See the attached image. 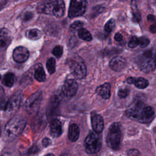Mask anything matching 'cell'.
<instances>
[{
  "mask_svg": "<svg viewBox=\"0 0 156 156\" xmlns=\"http://www.w3.org/2000/svg\"><path fill=\"white\" fill-rule=\"evenodd\" d=\"M127 116L132 120L141 123L150 122L154 118V110L140 100L135 101L127 108Z\"/></svg>",
  "mask_w": 156,
  "mask_h": 156,
  "instance_id": "cell-1",
  "label": "cell"
},
{
  "mask_svg": "<svg viewBox=\"0 0 156 156\" xmlns=\"http://www.w3.org/2000/svg\"><path fill=\"white\" fill-rule=\"evenodd\" d=\"M136 63L144 73H151L156 69V49H149L143 51L137 57Z\"/></svg>",
  "mask_w": 156,
  "mask_h": 156,
  "instance_id": "cell-2",
  "label": "cell"
},
{
  "mask_svg": "<svg viewBox=\"0 0 156 156\" xmlns=\"http://www.w3.org/2000/svg\"><path fill=\"white\" fill-rule=\"evenodd\" d=\"M38 11L46 14L61 17L63 15L65 9V4L61 0H52L44 2L38 5Z\"/></svg>",
  "mask_w": 156,
  "mask_h": 156,
  "instance_id": "cell-3",
  "label": "cell"
},
{
  "mask_svg": "<svg viewBox=\"0 0 156 156\" xmlns=\"http://www.w3.org/2000/svg\"><path fill=\"white\" fill-rule=\"evenodd\" d=\"M26 125V121L20 116L11 118L5 126V133L7 137L13 138L20 135L24 130Z\"/></svg>",
  "mask_w": 156,
  "mask_h": 156,
  "instance_id": "cell-4",
  "label": "cell"
},
{
  "mask_svg": "<svg viewBox=\"0 0 156 156\" xmlns=\"http://www.w3.org/2000/svg\"><path fill=\"white\" fill-rule=\"evenodd\" d=\"M122 130L121 125L118 122L113 123L108 130L107 143L111 149L118 150L120 148L122 141Z\"/></svg>",
  "mask_w": 156,
  "mask_h": 156,
  "instance_id": "cell-5",
  "label": "cell"
},
{
  "mask_svg": "<svg viewBox=\"0 0 156 156\" xmlns=\"http://www.w3.org/2000/svg\"><path fill=\"white\" fill-rule=\"evenodd\" d=\"M102 146V138L99 133L91 132L87 135L85 140V147L86 152L93 154L98 152Z\"/></svg>",
  "mask_w": 156,
  "mask_h": 156,
  "instance_id": "cell-6",
  "label": "cell"
},
{
  "mask_svg": "<svg viewBox=\"0 0 156 156\" xmlns=\"http://www.w3.org/2000/svg\"><path fill=\"white\" fill-rule=\"evenodd\" d=\"M68 64L73 74L76 78L80 79L85 77L87 68L84 61L81 57L77 56L71 58L68 60Z\"/></svg>",
  "mask_w": 156,
  "mask_h": 156,
  "instance_id": "cell-7",
  "label": "cell"
},
{
  "mask_svg": "<svg viewBox=\"0 0 156 156\" xmlns=\"http://www.w3.org/2000/svg\"><path fill=\"white\" fill-rule=\"evenodd\" d=\"M87 7V2L86 1H71L68 10V16L69 18H74L82 15L85 12Z\"/></svg>",
  "mask_w": 156,
  "mask_h": 156,
  "instance_id": "cell-8",
  "label": "cell"
},
{
  "mask_svg": "<svg viewBox=\"0 0 156 156\" xmlns=\"http://www.w3.org/2000/svg\"><path fill=\"white\" fill-rule=\"evenodd\" d=\"M42 99V94L40 91L32 94L26 101L25 109L30 114L38 112Z\"/></svg>",
  "mask_w": 156,
  "mask_h": 156,
  "instance_id": "cell-9",
  "label": "cell"
},
{
  "mask_svg": "<svg viewBox=\"0 0 156 156\" xmlns=\"http://www.w3.org/2000/svg\"><path fill=\"white\" fill-rule=\"evenodd\" d=\"M21 99V94L20 92L16 93L12 95L7 102L5 110L10 112H13L17 110L20 107Z\"/></svg>",
  "mask_w": 156,
  "mask_h": 156,
  "instance_id": "cell-10",
  "label": "cell"
},
{
  "mask_svg": "<svg viewBox=\"0 0 156 156\" xmlns=\"http://www.w3.org/2000/svg\"><path fill=\"white\" fill-rule=\"evenodd\" d=\"M77 88L78 85L76 81L74 79H69L65 81L62 90L65 96L72 97L76 94Z\"/></svg>",
  "mask_w": 156,
  "mask_h": 156,
  "instance_id": "cell-11",
  "label": "cell"
},
{
  "mask_svg": "<svg viewBox=\"0 0 156 156\" xmlns=\"http://www.w3.org/2000/svg\"><path fill=\"white\" fill-rule=\"evenodd\" d=\"M29 52L28 50L23 46L16 48L13 52V58L17 63H23L28 58Z\"/></svg>",
  "mask_w": 156,
  "mask_h": 156,
  "instance_id": "cell-12",
  "label": "cell"
},
{
  "mask_svg": "<svg viewBox=\"0 0 156 156\" xmlns=\"http://www.w3.org/2000/svg\"><path fill=\"white\" fill-rule=\"evenodd\" d=\"M91 122L94 132L100 133L102 131L104 126L102 117L98 114L93 113L91 115Z\"/></svg>",
  "mask_w": 156,
  "mask_h": 156,
  "instance_id": "cell-13",
  "label": "cell"
},
{
  "mask_svg": "<svg viewBox=\"0 0 156 156\" xmlns=\"http://www.w3.org/2000/svg\"><path fill=\"white\" fill-rule=\"evenodd\" d=\"M127 65L126 59L121 56H117L113 58L110 62V68L115 71H121L125 68Z\"/></svg>",
  "mask_w": 156,
  "mask_h": 156,
  "instance_id": "cell-14",
  "label": "cell"
},
{
  "mask_svg": "<svg viewBox=\"0 0 156 156\" xmlns=\"http://www.w3.org/2000/svg\"><path fill=\"white\" fill-rule=\"evenodd\" d=\"M50 132L53 137H58L62 133V123L58 119H54L51 122Z\"/></svg>",
  "mask_w": 156,
  "mask_h": 156,
  "instance_id": "cell-15",
  "label": "cell"
},
{
  "mask_svg": "<svg viewBox=\"0 0 156 156\" xmlns=\"http://www.w3.org/2000/svg\"><path fill=\"white\" fill-rule=\"evenodd\" d=\"M127 82L129 84H134L136 87L140 89H144L149 85V82L147 79L143 77H129L127 79Z\"/></svg>",
  "mask_w": 156,
  "mask_h": 156,
  "instance_id": "cell-16",
  "label": "cell"
},
{
  "mask_svg": "<svg viewBox=\"0 0 156 156\" xmlns=\"http://www.w3.org/2000/svg\"><path fill=\"white\" fill-rule=\"evenodd\" d=\"M10 34L9 31L5 28L0 29V49L8 46L10 41Z\"/></svg>",
  "mask_w": 156,
  "mask_h": 156,
  "instance_id": "cell-17",
  "label": "cell"
},
{
  "mask_svg": "<svg viewBox=\"0 0 156 156\" xmlns=\"http://www.w3.org/2000/svg\"><path fill=\"white\" fill-rule=\"evenodd\" d=\"M58 105H59L58 99L55 96L52 97V98L51 99L49 102L48 107L47 108L46 114L48 116L51 117V116H52L53 115H55L57 113Z\"/></svg>",
  "mask_w": 156,
  "mask_h": 156,
  "instance_id": "cell-18",
  "label": "cell"
},
{
  "mask_svg": "<svg viewBox=\"0 0 156 156\" xmlns=\"http://www.w3.org/2000/svg\"><path fill=\"white\" fill-rule=\"evenodd\" d=\"M96 92L102 98L108 99L110 96V84L108 82L104 83L97 88Z\"/></svg>",
  "mask_w": 156,
  "mask_h": 156,
  "instance_id": "cell-19",
  "label": "cell"
},
{
  "mask_svg": "<svg viewBox=\"0 0 156 156\" xmlns=\"http://www.w3.org/2000/svg\"><path fill=\"white\" fill-rule=\"evenodd\" d=\"M79 128L76 124H72L69 127L68 138L72 142L77 141L79 137Z\"/></svg>",
  "mask_w": 156,
  "mask_h": 156,
  "instance_id": "cell-20",
  "label": "cell"
},
{
  "mask_svg": "<svg viewBox=\"0 0 156 156\" xmlns=\"http://www.w3.org/2000/svg\"><path fill=\"white\" fill-rule=\"evenodd\" d=\"M41 35H42L41 32L37 29H29L26 32V37L30 40H34L40 39L41 37Z\"/></svg>",
  "mask_w": 156,
  "mask_h": 156,
  "instance_id": "cell-21",
  "label": "cell"
},
{
  "mask_svg": "<svg viewBox=\"0 0 156 156\" xmlns=\"http://www.w3.org/2000/svg\"><path fill=\"white\" fill-rule=\"evenodd\" d=\"M15 82V76L12 73H7L4 75L2 79V83L4 85L8 87H12Z\"/></svg>",
  "mask_w": 156,
  "mask_h": 156,
  "instance_id": "cell-22",
  "label": "cell"
},
{
  "mask_svg": "<svg viewBox=\"0 0 156 156\" xmlns=\"http://www.w3.org/2000/svg\"><path fill=\"white\" fill-rule=\"evenodd\" d=\"M35 79L40 82H44L46 80V74L43 67L40 65L35 71L34 74Z\"/></svg>",
  "mask_w": 156,
  "mask_h": 156,
  "instance_id": "cell-23",
  "label": "cell"
},
{
  "mask_svg": "<svg viewBox=\"0 0 156 156\" xmlns=\"http://www.w3.org/2000/svg\"><path fill=\"white\" fill-rule=\"evenodd\" d=\"M78 36L80 39L85 41H90L92 40L91 34L88 30L84 28H81L78 30Z\"/></svg>",
  "mask_w": 156,
  "mask_h": 156,
  "instance_id": "cell-24",
  "label": "cell"
},
{
  "mask_svg": "<svg viewBox=\"0 0 156 156\" xmlns=\"http://www.w3.org/2000/svg\"><path fill=\"white\" fill-rule=\"evenodd\" d=\"M46 68L49 74H53L55 71V60L54 58H50L46 62Z\"/></svg>",
  "mask_w": 156,
  "mask_h": 156,
  "instance_id": "cell-25",
  "label": "cell"
},
{
  "mask_svg": "<svg viewBox=\"0 0 156 156\" xmlns=\"http://www.w3.org/2000/svg\"><path fill=\"white\" fill-rule=\"evenodd\" d=\"M7 101L5 99V94L2 87H0V108L5 110L7 104Z\"/></svg>",
  "mask_w": 156,
  "mask_h": 156,
  "instance_id": "cell-26",
  "label": "cell"
},
{
  "mask_svg": "<svg viewBox=\"0 0 156 156\" xmlns=\"http://www.w3.org/2000/svg\"><path fill=\"white\" fill-rule=\"evenodd\" d=\"M115 20L113 19H110L105 24L104 30L106 32L110 33V32H112L113 28L115 27Z\"/></svg>",
  "mask_w": 156,
  "mask_h": 156,
  "instance_id": "cell-27",
  "label": "cell"
},
{
  "mask_svg": "<svg viewBox=\"0 0 156 156\" xmlns=\"http://www.w3.org/2000/svg\"><path fill=\"white\" fill-rule=\"evenodd\" d=\"M132 15H133V20L135 22H140L141 20L140 14V12L138 11L135 4L132 5Z\"/></svg>",
  "mask_w": 156,
  "mask_h": 156,
  "instance_id": "cell-28",
  "label": "cell"
},
{
  "mask_svg": "<svg viewBox=\"0 0 156 156\" xmlns=\"http://www.w3.org/2000/svg\"><path fill=\"white\" fill-rule=\"evenodd\" d=\"M149 43H150V41L149 38L146 37H141L138 38V43H139L138 44L141 48H146L149 45Z\"/></svg>",
  "mask_w": 156,
  "mask_h": 156,
  "instance_id": "cell-29",
  "label": "cell"
},
{
  "mask_svg": "<svg viewBox=\"0 0 156 156\" xmlns=\"http://www.w3.org/2000/svg\"><path fill=\"white\" fill-rule=\"evenodd\" d=\"M83 25V23L80 21H74L73 23H72L70 26V29L71 30H79L81 28H82V26Z\"/></svg>",
  "mask_w": 156,
  "mask_h": 156,
  "instance_id": "cell-30",
  "label": "cell"
},
{
  "mask_svg": "<svg viewBox=\"0 0 156 156\" xmlns=\"http://www.w3.org/2000/svg\"><path fill=\"white\" fill-rule=\"evenodd\" d=\"M138 38L135 36H133L130 38L128 43V46L130 48H135L138 45Z\"/></svg>",
  "mask_w": 156,
  "mask_h": 156,
  "instance_id": "cell-31",
  "label": "cell"
},
{
  "mask_svg": "<svg viewBox=\"0 0 156 156\" xmlns=\"http://www.w3.org/2000/svg\"><path fill=\"white\" fill-rule=\"evenodd\" d=\"M52 53L55 55V57H56L57 58H60L63 54V48L59 45L56 46L53 49Z\"/></svg>",
  "mask_w": 156,
  "mask_h": 156,
  "instance_id": "cell-32",
  "label": "cell"
},
{
  "mask_svg": "<svg viewBox=\"0 0 156 156\" xmlns=\"http://www.w3.org/2000/svg\"><path fill=\"white\" fill-rule=\"evenodd\" d=\"M129 93V90L127 88H121L118 91V96L121 98H125Z\"/></svg>",
  "mask_w": 156,
  "mask_h": 156,
  "instance_id": "cell-33",
  "label": "cell"
},
{
  "mask_svg": "<svg viewBox=\"0 0 156 156\" xmlns=\"http://www.w3.org/2000/svg\"><path fill=\"white\" fill-rule=\"evenodd\" d=\"M51 140L48 138H44L42 141V143H43V145L44 146H48V145H49L51 144Z\"/></svg>",
  "mask_w": 156,
  "mask_h": 156,
  "instance_id": "cell-34",
  "label": "cell"
},
{
  "mask_svg": "<svg viewBox=\"0 0 156 156\" xmlns=\"http://www.w3.org/2000/svg\"><path fill=\"white\" fill-rule=\"evenodd\" d=\"M32 16H33L32 13L31 12H26V13H25L24 19V20H26H26H30V19H31V18H32Z\"/></svg>",
  "mask_w": 156,
  "mask_h": 156,
  "instance_id": "cell-35",
  "label": "cell"
},
{
  "mask_svg": "<svg viewBox=\"0 0 156 156\" xmlns=\"http://www.w3.org/2000/svg\"><path fill=\"white\" fill-rule=\"evenodd\" d=\"M115 40L117 41H121L122 40V35L120 33H116L115 35Z\"/></svg>",
  "mask_w": 156,
  "mask_h": 156,
  "instance_id": "cell-36",
  "label": "cell"
},
{
  "mask_svg": "<svg viewBox=\"0 0 156 156\" xmlns=\"http://www.w3.org/2000/svg\"><path fill=\"white\" fill-rule=\"evenodd\" d=\"M149 30H150V31H151L152 33H155V32H156V24H154L151 25V26H150Z\"/></svg>",
  "mask_w": 156,
  "mask_h": 156,
  "instance_id": "cell-37",
  "label": "cell"
},
{
  "mask_svg": "<svg viewBox=\"0 0 156 156\" xmlns=\"http://www.w3.org/2000/svg\"><path fill=\"white\" fill-rule=\"evenodd\" d=\"M147 18L148 21H151V22L155 21V16H154V15H149L147 16Z\"/></svg>",
  "mask_w": 156,
  "mask_h": 156,
  "instance_id": "cell-38",
  "label": "cell"
},
{
  "mask_svg": "<svg viewBox=\"0 0 156 156\" xmlns=\"http://www.w3.org/2000/svg\"><path fill=\"white\" fill-rule=\"evenodd\" d=\"M45 156H55V155L54 154H48Z\"/></svg>",
  "mask_w": 156,
  "mask_h": 156,
  "instance_id": "cell-39",
  "label": "cell"
},
{
  "mask_svg": "<svg viewBox=\"0 0 156 156\" xmlns=\"http://www.w3.org/2000/svg\"><path fill=\"white\" fill-rule=\"evenodd\" d=\"M62 156H70V155H68V154H63V155H62Z\"/></svg>",
  "mask_w": 156,
  "mask_h": 156,
  "instance_id": "cell-40",
  "label": "cell"
},
{
  "mask_svg": "<svg viewBox=\"0 0 156 156\" xmlns=\"http://www.w3.org/2000/svg\"><path fill=\"white\" fill-rule=\"evenodd\" d=\"M1 124H0V136H1Z\"/></svg>",
  "mask_w": 156,
  "mask_h": 156,
  "instance_id": "cell-41",
  "label": "cell"
},
{
  "mask_svg": "<svg viewBox=\"0 0 156 156\" xmlns=\"http://www.w3.org/2000/svg\"><path fill=\"white\" fill-rule=\"evenodd\" d=\"M1 75H0V80H1Z\"/></svg>",
  "mask_w": 156,
  "mask_h": 156,
  "instance_id": "cell-42",
  "label": "cell"
}]
</instances>
